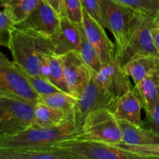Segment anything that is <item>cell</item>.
Returning <instances> with one entry per match:
<instances>
[{"instance_id": "obj_1", "label": "cell", "mask_w": 159, "mask_h": 159, "mask_svg": "<svg viewBox=\"0 0 159 159\" xmlns=\"http://www.w3.org/2000/svg\"><path fill=\"white\" fill-rule=\"evenodd\" d=\"M8 48L13 63L23 72L30 75H40L42 56L54 53V43L50 37L13 26Z\"/></svg>"}, {"instance_id": "obj_2", "label": "cell", "mask_w": 159, "mask_h": 159, "mask_svg": "<svg viewBox=\"0 0 159 159\" xmlns=\"http://www.w3.org/2000/svg\"><path fill=\"white\" fill-rule=\"evenodd\" d=\"M80 129L73 120L53 128L30 127L0 138V148H48L57 143L80 137Z\"/></svg>"}, {"instance_id": "obj_3", "label": "cell", "mask_w": 159, "mask_h": 159, "mask_svg": "<svg viewBox=\"0 0 159 159\" xmlns=\"http://www.w3.org/2000/svg\"><path fill=\"white\" fill-rule=\"evenodd\" d=\"M100 8L104 27L113 34L119 52L128 43L141 12L113 0H100Z\"/></svg>"}, {"instance_id": "obj_4", "label": "cell", "mask_w": 159, "mask_h": 159, "mask_svg": "<svg viewBox=\"0 0 159 159\" xmlns=\"http://www.w3.org/2000/svg\"><path fill=\"white\" fill-rule=\"evenodd\" d=\"M53 148L64 151L74 159H138L142 155L120 148L114 144L93 140L73 138L57 143Z\"/></svg>"}, {"instance_id": "obj_5", "label": "cell", "mask_w": 159, "mask_h": 159, "mask_svg": "<svg viewBox=\"0 0 159 159\" xmlns=\"http://www.w3.org/2000/svg\"><path fill=\"white\" fill-rule=\"evenodd\" d=\"M155 16L140 12L128 43L122 51L116 52V56L123 67L138 56H153L159 58V52L155 46L152 29L155 26Z\"/></svg>"}, {"instance_id": "obj_6", "label": "cell", "mask_w": 159, "mask_h": 159, "mask_svg": "<svg viewBox=\"0 0 159 159\" xmlns=\"http://www.w3.org/2000/svg\"><path fill=\"white\" fill-rule=\"evenodd\" d=\"M81 139L93 140L110 144L122 142L119 120L109 109H99L90 113L82 126Z\"/></svg>"}, {"instance_id": "obj_7", "label": "cell", "mask_w": 159, "mask_h": 159, "mask_svg": "<svg viewBox=\"0 0 159 159\" xmlns=\"http://www.w3.org/2000/svg\"><path fill=\"white\" fill-rule=\"evenodd\" d=\"M34 115V105L0 95V138L31 127Z\"/></svg>"}, {"instance_id": "obj_8", "label": "cell", "mask_w": 159, "mask_h": 159, "mask_svg": "<svg viewBox=\"0 0 159 159\" xmlns=\"http://www.w3.org/2000/svg\"><path fill=\"white\" fill-rule=\"evenodd\" d=\"M0 95L16 98L34 106L40 100V96L25 75L10 61H0Z\"/></svg>"}, {"instance_id": "obj_9", "label": "cell", "mask_w": 159, "mask_h": 159, "mask_svg": "<svg viewBox=\"0 0 159 159\" xmlns=\"http://www.w3.org/2000/svg\"><path fill=\"white\" fill-rule=\"evenodd\" d=\"M116 100L99 86L93 75L89 83L77 98L73 116L76 127L82 131L84 120L90 113L103 108L113 110Z\"/></svg>"}, {"instance_id": "obj_10", "label": "cell", "mask_w": 159, "mask_h": 159, "mask_svg": "<svg viewBox=\"0 0 159 159\" xmlns=\"http://www.w3.org/2000/svg\"><path fill=\"white\" fill-rule=\"evenodd\" d=\"M95 80L112 98L117 99L133 89L129 75L120 64L116 54L98 72L93 74Z\"/></svg>"}, {"instance_id": "obj_11", "label": "cell", "mask_w": 159, "mask_h": 159, "mask_svg": "<svg viewBox=\"0 0 159 159\" xmlns=\"http://www.w3.org/2000/svg\"><path fill=\"white\" fill-rule=\"evenodd\" d=\"M61 57L68 91L77 99L89 83L94 72L83 61L78 51H70Z\"/></svg>"}, {"instance_id": "obj_12", "label": "cell", "mask_w": 159, "mask_h": 159, "mask_svg": "<svg viewBox=\"0 0 159 159\" xmlns=\"http://www.w3.org/2000/svg\"><path fill=\"white\" fill-rule=\"evenodd\" d=\"M60 23V16L44 0H40L38 6L23 22L14 26L53 39L58 32Z\"/></svg>"}, {"instance_id": "obj_13", "label": "cell", "mask_w": 159, "mask_h": 159, "mask_svg": "<svg viewBox=\"0 0 159 159\" xmlns=\"http://www.w3.org/2000/svg\"><path fill=\"white\" fill-rule=\"evenodd\" d=\"M82 26L87 38L96 49L101 62L105 65L116 54V44L109 38L105 27L84 10Z\"/></svg>"}, {"instance_id": "obj_14", "label": "cell", "mask_w": 159, "mask_h": 159, "mask_svg": "<svg viewBox=\"0 0 159 159\" xmlns=\"http://www.w3.org/2000/svg\"><path fill=\"white\" fill-rule=\"evenodd\" d=\"M83 26L73 23L67 16H61V23L57 35L53 38L54 54L62 56L72 51H79L82 41Z\"/></svg>"}, {"instance_id": "obj_15", "label": "cell", "mask_w": 159, "mask_h": 159, "mask_svg": "<svg viewBox=\"0 0 159 159\" xmlns=\"http://www.w3.org/2000/svg\"><path fill=\"white\" fill-rule=\"evenodd\" d=\"M141 110V101L134 90L131 89L116 99L112 111L119 120H125L143 127Z\"/></svg>"}, {"instance_id": "obj_16", "label": "cell", "mask_w": 159, "mask_h": 159, "mask_svg": "<svg viewBox=\"0 0 159 159\" xmlns=\"http://www.w3.org/2000/svg\"><path fill=\"white\" fill-rule=\"evenodd\" d=\"M0 159H74L56 148H0Z\"/></svg>"}, {"instance_id": "obj_17", "label": "cell", "mask_w": 159, "mask_h": 159, "mask_svg": "<svg viewBox=\"0 0 159 159\" xmlns=\"http://www.w3.org/2000/svg\"><path fill=\"white\" fill-rule=\"evenodd\" d=\"M71 121L69 116L61 110L48 106L39 101L34 106V121L32 127L40 128H53Z\"/></svg>"}, {"instance_id": "obj_18", "label": "cell", "mask_w": 159, "mask_h": 159, "mask_svg": "<svg viewBox=\"0 0 159 159\" xmlns=\"http://www.w3.org/2000/svg\"><path fill=\"white\" fill-rule=\"evenodd\" d=\"M122 142L130 145H147L159 144V136L141 126L125 120H119Z\"/></svg>"}, {"instance_id": "obj_19", "label": "cell", "mask_w": 159, "mask_h": 159, "mask_svg": "<svg viewBox=\"0 0 159 159\" xmlns=\"http://www.w3.org/2000/svg\"><path fill=\"white\" fill-rule=\"evenodd\" d=\"M40 75L48 79L61 91L69 93L65 82L61 56L56 55L54 53L42 56L40 62Z\"/></svg>"}, {"instance_id": "obj_20", "label": "cell", "mask_w": 159, "mask_h": 159, "mask_svg": "<svg viewBox=\"0 0 159 159\" xmlns=\"http://www.w3.org/2000/svg\"><path fill=\"white\" fill-rule=\"evenodd\" d=\"M139 98L145 113H148L159 100L158 69L134 85L133 89Z\"/></svg>"}, {"instance_id": "obj_21", "label": "cell", "mask_w": 159, "mask_h": 159, "mask_svg": "<svg viewBox=\"0 0 159 159\" xmlns=\"http://www.w3.org/2000/svg\"><path fill=\"white\" fill-rule=\"evenodd\" d=\"M159 68V58L153 56H138L130 59L124 66V70L133 80L134 85Z\"/></svg>"}, {"instance_id": "obj_22", "label": "cell", "mask_w": 159, "mask_h": 159, "mask_svg": "<svg viewBox=\"0 0 159 159\" xmlns=\"http://www.w3.org/2000/svg\"><path fill=\"white\" fill-rule=\"evenodd\" d=\"M40 0H0L3 11L14 24L23 22L38 6Z\"/></svg>"}, {"instance_id": "obj_23", "label": "cell", "mask_w": 159, "mask_h": 159, "mask_svg": "<svg viewBox=\"0 0 159 159\" xmlns=\"http://www.w3.org/2000/svg\"><path fill=\"white\" fill-rule=\"evenodd\" d=\"M48 106L61 110L66 113L70 119L73 120L75 107L77 99L69 93L65 92H57L46 96H40V100Z\"/></svg>"}, {"instance_id": "obj_24", "label": "cell", "mask_w": 159, "mask_h": 159, "mask_svg": "<svg viewBox=\"0 0 159 159\" xmlns=\"http://www.w3.org/2000/svg\"><path fill=\"white\" fill-rule=\"evenodd\" d=\"M79 55L82 57L83 61L89 66V68L94 73L98 72L102 66V64L99 59V55L96 49L93 46L89 39L85 35V31L82 30V41L79 51Z\"/></svg>"}, {"instance_id": "obj_25", "label": "cell", "mask_w": 159, "mask_h": 159, "mask_svg": "<svg viewBox=\"0 0 159 159\" xmlns=\"http://www.w3.org/2000/svg\"><path fill=\"white\" fill-rule=\"evenodd\" d=\"M23 72V71H22ZM29 81L31 86L34 88L36 93L40 96H46V95L52 94V93L61 92L55 85H53L48 79L42 75H30L23 72ZM62 92V91H61Z\"/></svg>"}, {"instance_id": "obj_26", "label": "cell", "mask_w": 159, "mask_h": 159, "mask_svg": "<svg viewBox=\"0 0 159 159\" xmlns=\"http://www.w3.org/2000/svg\"><path fill=\"white\" fill-rule=\"evenodd\" d=\"M120 4L144 13L155 16L159 10V0H113Z\"/></svg>"}, {"instance_id": "obj_27", "label": "cell", "mask_w": 159, "mask_h": 159, "mask_svg": "<svg viewBox=\"0 0 159 159\" xmlns=\"http://www.w3.org/2000/svg\"><path fill=\"white\" fill-rule=\"evenodd\" d=\"M114 145L128 152L142 155L144 158H159V144H147V145H130L120 142Z\"/></svg>"}, {"instance_id": "obj_28", "label": "cell", "mask_w": 159, "mask_h": 159, "mask_svg": "<svg viewBox=\"0 0 159 159\" xmlns=\"http://www.w3.org/2000/svg\"><path fill=\"white\" fill-rule=\"evenodd\" d=\"M65 16L78 25H82L83 8L80 0H65Z\"/></svg>"}, {"instance_id": "obj_29", "label": "cell", "mask_w": 159, "mask_h": 159, "mask_svg": "<svg viewBox=\"0 0 159 159\" xmlns=\"http://www.w3.org/2000/svg\"><path fill=\"white\" fill-rule=\"evenodd\" d=\"M14 23L7 14L2 11L0 13V46L9 48L10 40V31Z\"/></svg>"}, {"instance_id": "obj_30", "label": "cell", "mask_w": 159, "mask_h": 159, "mask_svg": "<svg viewBox=\"0 0 159 159\" xmlns=\"http://www.w3.org/2000/svg\"><path fill=\"white\" fill-rule=\"evenodd\" d=\"M145 114L143 127L151 130L159 136V100L155 107L148 113H145Z\"/></svg>"}, {"instance_id": "obj_31", "label": "cell", "mask_w": 159, "mask_h": 159, "mask_svg": "<svg viewBox=\"0 0 159 159\" xmlns=\"http://www.w3.org/2000/svg\"><path fill=\"white\" fill-rule=\"evenodd\" d=\"M83 10L104 26L101 13L100 0H80Z\"/></svg>"}, {"instance_id": "obj_32", "label": "cell", "mask_w": 159, "mask_h": 159, "mask_svg": "<svg viewBox=\"0 0 159 159\" xmlns=\"http://www.w3.org/2000/svg\"><path fill=\"white\" fill-rule=\"evenodd\" d=\"M60 16H65V0H44Z\"/></svg>"}, {"instance_id": "obj_33", "label": "cell", "mask_w": 159, "mask_h": 159, "mask_svg": "<svg viewBox=\"0 0 159 159\" xmlns=\"http://www.w3.org/2000/svg\"><path fill=\"white\" fill-rule=\"evenodd\" d=\"M152 35H153L155 46H156L157 49H158L159 52V28L155 26V27L152 29Z\"/></svg>"}, {"instance_id": "obj_34", "label": "cell", "mask_w": 159, "mask_h": 159, "mask_svg": "<svg viewBox=\"0 0 159 159\" xmlns=\"http://www.w3.org/2000/svg\"><path fill=\"white\" fill-rule=\"evenodd\" d=\"M154 23H155V25L156 27L159 28V10L158 11L156 14L154 16Z\"/></svg>"}, {"instance_id": "obj_35", "label": "cell", "mask_w": 159, "mask_h": 159, "mask_svg": "<svg viewBox=\"0 0 159 159\" xmlns=\"http://www.w3.org/2000/svg\"><path fill=\"white\" fill-rule=\"evenodd\" d=\"M0 61H9L8 57L6 55H4L1 51H0Z\"/></svg>"}, {"instance_id": "obj_36", "label": "cell", "mask_w": 159, "mask_h": 159, "mask_svg": "<svg viewBox=\"0 0 159 159\" xmlns=\"http://www.w3.org/2000/svg\"><path fill=\"white\" fill-rule=\"evenodd\" d=\"M1 12H2V11H0V13H1Z\"/></svg>"}, {"instance_id": "obj_37", "label": "cell", "mask_w": 159, "mask_h": 159, "mask_svg": "<svg viewBox=\"0 0 159 159\" xmlns=\"http://www.w3.org/2000/svg\"><path fill=\"white\" fill-rule=\"evenodd\" d=\"M158 72H159V68H158Z\"/></svg>"}]
</instances>
